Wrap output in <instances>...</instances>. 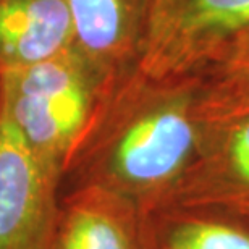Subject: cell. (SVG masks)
Returning <instances> with one entry per match:
<instances>
[{
    "label": "cell",
    "mask_w": 249,
    "mask_h": 249,
    "mask_svg": "<svg viewBox=\"0 0 249 249\" xmlns=\"http://www.w3.org/2000/svg\"><path fill=\"white\" fill-rule=\"evenodd\" d=\"M249 31V0H151L131 71L160 86L194 83Z\"/></svg>",
    "instance_id": "cell-3"
},
{
    "label": "cell",
    "mask_w": 249,
    "mask_h": 249,
    "mask_svg": "<svg viewBox=\"0 0 249 249\" xmlns=\"http://www.w3.org/2000/svg\"><path fill=\"white\" fill-rule=\"evenodd\" d=\"M115 88L73 47L31 67L2 70L0 106L62 181Z\"/></svg>",
    "instance_id": "cell-2"
},
{
    "label": "cell",
    "mask_w": 249,
    "mask_h": 249,
    "mask_svg": "<svg viewBox=\"0 0 249 249\" xmlns=\"http://www.w3.org/2000/svg\"><path fill=\"white\" fill-rule=\"evenodd\" d=\"M74 47L108 81L131 74L146 31L151 0H65Z\"/></svg>",
    "instance_id": "cell-6"
},
{
    "label": "cell",
    "mask_w": 249,
    "mask_h": 249,
    "mask_svg": "<svg viewBox=\"0 0 249 249\" xmlns=\"http://www.w3.org/2000/svg\"><path fill=\"white\" fill-rule=\"evenodd\" d=\"M163 249H249V231L211 217H185L165 236Z\"/></svg>",
    "instance_id": "cell-9"
},
{
    "label": "cell",
    "mask_w": 249,
    "mask_h": 249,
    "mask_svg": "<svg viewBox=\"0 0 249 249\" xmlns=\"http://www.w3.org/2000/svg\"><path fill=\"white\" fill-rule=\"evenodd\" d=\"M58 202L60 178L0 106V249H47Z\"/></svg>",
    "instance_id": "cell-4"
},
{
    "label": "cell",
    "mask_w": 249,
    "mask_h": 249,
    "mask_svg": "<svg viewBox=\"0 0 249 249\" xmlns=\"http://www.w3.org/2000/svg\"><path fill=\"white\" fill-rule=\"evenodd\" d=\"M73 47L65 0H0V70L31 67Z\"/></svg>",
    "instance_id": "cell-7"
},
{
    "label": "cell",
    "mask_w": 249,
    "mask_h": 249,
    "mask_svg": "<svg viewBox=\"0 0 249 249\" xmlns=\"http://www.w3.org/2000/svg\"><path fill=\"white\" fill-rule=\"evenodd\" d=\"M196 83L160 86L133 74L122 79L62 177L101 186L141 211L201 156L209 134L197 108Z\"/></svg>",
    "instance_id": "cell-1"
},
{
    "label": "cell",
    "mask_w": 249,
    "mask_h": 249,
    "mask_svg": "<svg viewBox=\"0 0 249 249\" xmlns=\"http://www.w3.org/2000/svg\"><path fill=\"white\" fill-rule=\"evenodd\" d=\"M197 108L213 131L249 113V31L241 34L197 79Z\"/></svg>",
    "instance_id": "cell-8"
},
{
    "label": "cell",
    "mask_w": 249,
    "mask_h": 249,
    "mask_svg": "<svg viewBox=\"0 0 249 249\" xmlns=\"http://www.w3.org/2000/svg\"><path fill=\"white\" fill-rule=\"evenodd\" d=\"M212 133L220 134V156L225 159L238 188L249 191V113L222 124Z\"/></svg>",
    "instance_id": "cell-10"
},
{
    "label": "cell",
    "mask_w": 249,
    "mask_h": 249,
    "mask_svg": "<svg viewBox=\"0 0 249 249\" xmlns=\"http://www.w3.org/2000/svg\"><path fill=\"white\" fill-rule=\"evenodd\" d=\"M47 249H152L146 213L131 199L101 186L60 193Z\"/></svg>",
    "instance_id": "cell-5"
},
{
    "label": "cell",
    "mask_w": 249,
    "mask_h": 249,
    "mask_svg": "<svg viewBox=\"0 0 249 249\" xmlns=\"http://www.w3.org/2000/svg\"><path fill=\"white\" fill-rule=\"evenodd\" d=\"M0 91H2V70H0Z\"/></svg>",
    "instance_id": "cell-12"
},
{
    "label": "cell",
    "mask_w": 249,
    "mask_h": 249,
    "mask_svg": "<svg viewBox=\"0 0 249 249\" xmlns=\"http://www.w3.org/2000/svg\"><path fill=\"white\" fill-rule=\"evenodd\" d=\"M204 206L225 207L227 212L236 213L249 222V191L243 188H230V189H217V191L206 193Z\"/></svg>",
    "instance_id": "cell-11"
}]
</instances>
